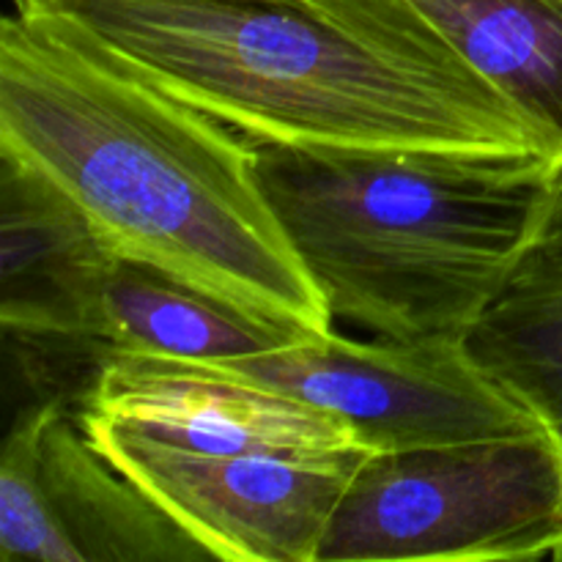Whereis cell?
I'll list each match as a JSON object with an SVG mask.
<instances>
[{"label": "cell", "mask_w": 562, "mask_h": 562, "mask_svg": "<svg viewBox=\"0 0 562 562\" xmlns=\"http://www.w3.org/2000/svg\"><path fill=\"white\" fill-rule=\"evenodd\" d=\"M256 143L549 157L406 0H25ZM558 162V159H554Z\"/></svg>", "instance_id": "6da1fadb"}, {"label": "cell", "mask_w": 562, "mask_h": 562, "mask_svg": "<svg viewBox=\"0 0 562 562\" xmlns=\"http://www.w3.org/2000/svg\"><path fill=\"white\" fill-rule=\"evenodd\" d=\"M0 154L119 258L311 335L335 329L258 179V143L33 9L0 25Z\"/></svg>", "instance_id": "7a4b0ae2"}, {"label": "cell", "mask_w": 562, "mask_h": 562, "mask_svg": "<svg viewBox=\"0 0 562 562\" xmlns=\"http://www.w3.org/2000/svg\"><path fill=\"white\" fill-rule=\"evenodd\" d=\"M562 162L258 143V179L333 322L467 335L536 231Z\"/></svg>", "instance_id": "3957f363"}, {"label": "cell", "mask_w": 562, "mask_h": 562, "mask_svg": "<svg viewBox=\"0 0 562 562\" xmlns=\"http://www.w3.org/2000/svg\"><path fill=\"white\" fill-rule=\"evenodd\" d=\"M562 439L552 428L371 453L346 486L316 562L554 560Z\"/></svg>", "instance_id": "277c9868"}, {"label": "cell", "mask_w": 562, "mask_h": 562, "mask_svg": "<svg viewBox=\"0 0 562 562\" xmlns=\"http://www.w3.org/2000/svg\"><path fill=\"white\" fill-rule=\"evenodd\" d=\"M203 366L340 417L373 453L549 428L472 357L464 335L357 344L333 329Z\"/></svg>", "instance_id": "5b68a950"}, {"label": "cell", "mask_w": 562, "mask_h": 562, "mask_svg": "<svg viewBox=\"0 0 562 562\" xmlns=\"http://www.w3.org/2000/svg\"><path fill=\"white\" fill-rule=\"evenodd\" d=\"M77 420L130 481L214 560L225 562H316L346 486L373 453L368 448L316 459L190 453L97 417Z\"/></svg>", "instance_id": "8992f818"}, {"label": "cell", "mask_w": 562, "mask_h": 562, "mask_svg": "<svg viewBox=\"0 0 562 562\" xmlns=\"http://www.w3.org/2000/svg\"><path fill=\"white\" fill-rule=\"evenodd\" d=\"M3 562H201L206 547L124 475L58 401L20 412L0 461Z\"/></svg>", "instance_id": "52a82bcc"}, {"label": "cell", "mask_w": 562, "mask_h": 562, "mask_svg": "<svg viewBox=\"0 0 562 562\" xmlns=\"http://www.w3.org/2000/svg\"><path fill=\"white\" fill-rule=\"evenodd\" d=\"M75 415L190 453L316 459L368 448L340 417L173 357H115Z\"/></svg>", "instance_id": "ba28073f"}, {"label": "cell", "mask_w": 562, "mask_h": 562, "mask_svg": "<svg viewBox=\"0 0 562 562\" xmlns=\"http://www.w3.org/2000/svg\"><path fill=\"white\" fill-rule=\"evenodd\" d=\"M115 258L53 181L0 154L3 333L86 335Z\"/></svg>", "instance_id": "9c48e42d"}, {"label": "cell", "mask_w": 562, "mask_h": 562, "mask_svg": "<svg viewBox=\"0 0 562 562\" xmlns=\"http://www.w3.org/2000/svg\"><path fill=\"white\" fill-rule=\"evenodd\" d=\"M75 338L102 376L121 355L236 360L296 344L311 333L231 305L148 263L115 258L91 329Z\"/></svg>", "instance_id": "30bf717a"}, {"label": "cell", "mask_w": 562, "mask_h": 562, "mask_svg": "<svg viewBox=\"0 0 562 562\" xmlns=\"http://www.w3.org/2000/svg\"><path fill=\"white\" fill-rule=\"evenodd\" d=\"M464 338L472 357L562 439V168L514 269Z\"/></svg>", "instance_id": "8fae6325"}, {"label": "cell", "mask_w": 562, "mask_h": 562, "mask_svg": "<svg viewBox=\"0 0 562 562\" xmlns=\"http://www.w3.org/2000/svg\"><path fill=\"white\" fill-rule=\"evenodd\" d=\"M562 162V0H406Z\"/></svg>", "instance_id": "7c38bea8"}, {"label": "cell", "mask_w": 562, "mask_h": 562, "mask_svg": "<svg viewBox=\"0 0 562 562\" xmlns=\"http://www.w3.org/2000/svg\"><path fill=\"white\" fill-rule=\"evenodd\" d=\"M554 560H558V562H562V547L558 549V554H554Z\"/></svg>", "instance_id": "4fadbf2b"}, {"label": "cell", "mask_w": 562, "mask_h": 562, "mask_svg": "<svg viewBox=\"0 0 562 562\" xmlns=\"http://www.w3.org/2000/svg\"><path fill=\"white\" fill-rule=\"evenodd\" d=\"M22 3H25V0H11V5H14V9H16V5H22Z\"/></svg>", "instance_id": "5bb4252c"}]
</instances>
